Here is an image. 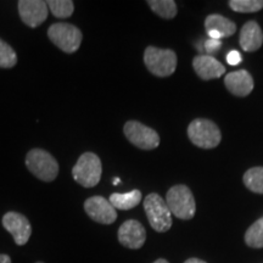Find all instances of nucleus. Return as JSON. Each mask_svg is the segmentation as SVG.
Instances as JSON below:
<instances>
[{"instance_id": "5", "label": "nucleus", "mask_w": 263, "mask_h": 263, "mask_svg": "<svg viewBox=\"0 0 263 263\" xmlns=\"http://www.w3.org/2000/svg\"><path fill=\"white\" fill-rule=\"evenodd\" d=\"M48 38L61 51L74 54L83 41V33L77 26L67 22H58L48 28Z\"/></svg>"}, {"instance_id": "7", "label": "nucleus", "mask_w": 263, "mask_h": 263, "mask_svg": "<svg viewBox=\"0 0 263 263\" xmlns=\"http://www.w3.org/2000/svg\"><path fill=\"white\" fill-rule=\"evenodd\" d=\"M143 203L151 228L157 233L168 232L172 227V213L167 206L166 200L159 194L151 193L144 199Z\"/></svg>"}, {"instance_id": "17", "label": "nucleus", "mask_w": 263, "mask_h": 263, "mask_svg": "<svg viewBox=\"0 0 263 263\" xmlns=\"http://www.w3.org/2000/svg\"><path fill=\"white\" fill-rule=\"evenodd\" d=\"M143 200V194L140 190L134 189L130 190L129 193H114L108 197V201L111 202L116 210H121V211H128V210L134 209L137 207Z\"/></svg>"}, {"instance_id": "6", "label": "nucleus", "mask_w": 263, "mask_h": 263, "mask_svg": "<svg viewBox=\"0 0 263 263\" xmlns=\"http://www.w3.org/2000/svg\"><path fill=\"white\" fill-rule=\"evenodd\" d=\"M188 137L194 145L201 149H213L222 140L218 126L206 118H196L188 126Z\"/></svg>"}, {"instance_id": "20", "label": "nucleus", "mask_w": 263, "mask_h": 263, "mask_svg": "<svg viewBox=\"0 0 263 263\" xmlns=\"http://www.w3.org/2000/svg\"><path fill=\"white\" fill-rule=\"evenodd\" d=\"M244 240L246 245L252 249H263V218L256 221L246 230Z\"/></svg>"}, {"instance_id": "10", "label": "nucleus", "mask_w": 263, "mask_h": 263, "mask_svg": "<svg viewBox=\"0 0 263 263\" xmlns=\"http://www.w3.org/2000/svg\"><path fill=\"white\" fill-rule=\"evenodd\" d=\"M3 227L8 230L15 240V244L24 246L32 235V226L28 218L20 212L10 211L3 216Z\"/></svg>"}, {"instance_id": "24", "label": "nucleus", "mask_w": 263, "mask_h": 263, "mask_svg": "<svg viewBox=\"0 0 263 263\" xmlns=\"http://www.w3.org/2000/svg\"><path fill=\"white\" fill-rule=\"evenodd\" d=\"M219 47H221V42L216 41V39H210L205 43V50L209 52V54H212V52H216L218 50Z\"/></svg>"}, {"instance_id": "22", "label": "nucleus", "mask_w": 263, "mask_h": 263, "mask_svg": "<svg viewBox=\"0 0 263 263\" xmlns=\"http://www.w3.org/2000/svg\"><path fill=\"white\" fill-rule=\"evenodd\" d=\"M229 8L240 14H250L257 12L263 9V0H230Z\"/></svg>"}, {"instance_id": "13", "label": "nucleus", "mask_w": 263, "mask_h": 263, "mask_svg": "<svg viewBox=\"0 0 263 263\" xmlns=\"http://www.w3.org/2000/svg\"><path fill=\"white\" fill-rule=\"evenodd\" d=\"M224 85L229 93L239 98H245L251 94L254 90L255 83L254 78L248 71L240 70L230 72V73L226 74L224 77Z\"/></svg>"}, {"instance_id": "9", "label": "nucleus", "mask_w": 263, "mask_h": 263, "mask_svg": "<svg viewBox=\"0 0 263 263\" xmlns=\"http://www.w3.org/2000/svg\"><path fill=\"white\" fill-rule=\"evenodd\" d=\"M84 211L91 221L100 224H112L117 219L116 209L103 196H91L85 200Z\"/></svg>"}, {"instance_id": "8", "label": "nucleus", "mask_w": 263, "mask_h": 263, "mask_svg": "<svg viewBox=\"0 0 263 263\" xmlns=\"http://www.w3.org/2000/svg\"><path fill=\"white\" fill-rule=\"evenodd\" d=\"M123 133L130 144L140 150H154L160 145L159 133L139 121H128L123 127Z\"/></svg>"}, {"instance_id": "15", "label": "nucleus", "mask_w": 263, "mask_h": 263, "mask_svg": "<svg viewBox=\"0 0 263 263\" xmlns=\"http://www.w3.org/2000/svg\"><path fill=\"white\" fill-rule=\"evenodd\" d=\"M205 28L211 39L221 41L222 38L232 37L236 32V25L222 15H209L205 20Z\"/></svg>"}, {"instance_id": "23", "label": "nucleus", "mask_w": 263, "mask_h": 263, "mask_svg": "<svg viewBox=\"0 0 263 263\" xmlns=\"http://www.w3.org/2000/svg\"><path fill=\"white\" fill-rule=\"evenodd\" d=\"M16 64H17V54L14 48L0 38V68L9 70L15 67Z\"/></svg>"}, {"instance_id": "14", "label": "nucleus", "mask_w": 263, "mask_h": 263, "mask_svg": "<svg viewBox=\"0 0 263 263\" xmlns=\"http://www.w3.org/2000/svg\"><path fill=\"white\" fill-rule=\"evenodd\" d=\"M193 67L196 74L203 81L216 80L226 73L224 65L211 55H197L193 60Z\"/></svg>"}, {"instance_id": "16", "label": "nucleus", "mask_w": 263, "mask_h": 263, "mask_svg": "<svg viewBox=\"0 0 263 263\" xmlns=\"http://www.w3.org/2000/svg\"><path fill=\"white\" fill-rule=\"evenodd\" d=\"M240 47L246 52L258 50L263 44V32L256 21H248L241 27L239 37Z\"/></svg>"}, {"instance_id": "1", "label": "nucleus", "mask_w": 263, "mask_h": 263, "mask_svg": "<svg viewBox=\"0 0 263 263\" xmlns=\"http://www.w3.org/2000/svg\"><path fill=\"white\" fill-rule=\"evenodd\" d=\"M26 166L35 178L51 183L59 176V162L50 153L44 149H32L26 155Z\"/></svg>"}, {"instance_id": "27", "label": "nucleus", "mask_w": 263, "mask_h": 263, "mask_svg": "<svg viewBox=\"0 0 263 263\" xmlns=\"http://www.w3.org/2000/svg\"><path fill=\"white\" fill-rule=\"evenodd\" d=\"M184 263H207V262L202 261V259H200V258H195V257H193V258L186 259V261L184 262Z\"/></svg>"}, {"instance_id": "11", "label": "nucleus", "mask_w": 263, "mask_h": 263, "mask_svg": "<svg viewBox=\"0 0 263 263\" xmlns=\"http://www.w3.org/2000/svg\"><path fill=\"white\" fill-rule=\"evenodd\" d=\"M21 21L31 28L41 26L48 18V4L44 0H20L17 3Z\"/></svg>"}, {"instance_id": "4", "label": "nucleus", "mask_w": 263, "mask_h": 263, "mask_svg": "<svg viewBox=\"0 0 263 263\" xmlns=\"http://www.w3.org/2000/svg\"><path fill=\"white\" fill-rule=\"evenodd\" d=\"M144 64L150 73L164 78L176 72L178 59L172 49H160L150 45L144 51Z\"/></svg>"}, {"instance_id": "18", "label": "nucleus", "mask_w": 263, "mask_h": 263, "mask_svg": "<svg viewBox=\"0 0 263 263\" xmlns=\"http://www.w3.org/2000/svg\"><path fill=\"white\" fill-rule=\"evenodd\" d=\"M147 5L153 10L154 14L161 18L172 20L177 15V4L173 0H147Z\"/></svg>"}, {"instance_id": "28", "label": "nucleus", "mask_w": 263, "mask_h": 263, "mask_svg": "<svg viewBox=\"0 0 263 263\" xmlns=\"http://www.w3.org/2000/svg\"><path fill=\"white\" fill-rule=\"evenodd\" d=\"M153 263H170V262L167 261V259H164V258H159V259H156V261L153 262Z\"/></svg>"}, {"instance_id": "21", "label": "nucleus", "mask_w": 263, "mask_h": 263, "mask_svg": "<svg viewBox=\"0 0 263 263\" xmlns=\"http://www.w3.org/2000/svg\"><path fill=\"white\" fill-rule=\"evenodd\" d=\"M47 4L57 18H68L74 11V3L72 0H49Z\"/></svg>"}, {"instance_id": "26", "label": "nucleus", "mask_w": 263, "mask_h": 263, "mask_svg": "<svg viewBox=\"0 0 263 263\" xmlns=\"http://www.w3.org/2000/svg\"><path fill=\"white\" fill-rule=\"evenodd\" d=\"M0 263H11V258L9 255L0 254Z\"/></svg>"}, {"instance_id": "12", "label": "nucleus", "mask_w": 263, "mask_h": 263, "mask_svg": "<svg viewBox=\"0 0 263 263\" xmlns=\"http://www.w3.org/2000/svg\"><path fill=\"white\" fill-rule=\"evenodd\" d=\"M117 238L120 244L130 250H139L146 241V230L137 219H128L118 228Z\"/></svg>"}, {"instance_id": "30", "label": "nucleus", "mask_w": 263, "mask_h": 263, "mask_svg": "<svg viewBox=\"0 0 263 263\" xmlns=\"http://www.w3.org/2000/svg\"><path fill=\"white\" fill-rule=\"evenodd\" d=\"M35 263H44V262H42V261H37Z\"/></svg>"}, {"instance_id": "3", "label": "nucleus", "mask_w": 263, "mask_h": 263, "mask_svg": "<svg viewBox=\"0 0 263 263\" xmlns=\"http://www.w3.org/2000/svg\"><path fill=\"white\" fill-rule=\"evenodd\" d=\"M166 203L171 213L182 221H190L196 213L195 197L184 184L174 185L167 192Z\"/></svg>"}, {"instance_id": "19", "label": "nucleus", "mask_w": 263, "mask_h": 263, "mask_svg": "<svg viewBox=\"0 0 263 263\" xmlns=\"http://www.w3.org/2000/svg\"><path fill=\"white\" fill-rule=\"evenodd\" d=\"M242 182L250 192L263 194V167H252L246 171Z\"/></svg>"}, {"instance_id": "25", "label": "nucleus", "mask_w": 263, "mask_h": 263, "mask_svg": "<svg viewBox=\"0 0 263 263\" xmlns=\"http://www.w3.org/2000/svg\"><path fill=\"white\" fill-rule=\"evenodd\" d=\"M227 61H228L229 65L232 66H235V65H239L240 61H241V57H240V54L238 51H230L228 55H227Z\"/></svg>"}, {"instance_id": "29", "label": "nucleus", "mask_w": 263, "mask_h": 263, "mask_svg": "<svg viewBox=\"0 0 263 263\" xmlns=\"http://www.w3.org/2000/svg\"><path fill=\"white\" fill-rule=\"evenodd\" d=\"M114 184H115V185H116V184H120V179H115V182H114Z\"/></svg>"}, {"instance_id": "2", "label": "nucleus", "mask_w": 263, "mask_h": 263, "mask_svg": "<svg viewBox=\"0 0 263 263\" xmlns=\"http://www.w3.org/2000/svg\"><path fill=\"white\" fill-rule=\"evenodd\" d=\"M103 164L97 154L87 153L82 154L80 159L72 168V177L83 188H94L101 179Z\"/></svg>"}]
</instances>
